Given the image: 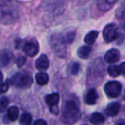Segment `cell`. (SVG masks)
I'll return each mask as SVG.
<instances>
[{"mask_svg":"<svg viewBox=\"0 0 125 125\" xmlns=\"http://www.w3.org/2000/svg\"><path fill=\"white\" fill-rule=\"evenodd\" d=\"M89 121L94 125H102L104 122V117L101 113L94 112L89 116Z\"/></svg>","mask_w":125,"mask_h":125,"instance_id":"obj_12","label":"cell"},{"mask_svg":"<svg viewBox=\"0 0 125 125\" xmlns=\"http://www.w3.org/2000/svg\"><path fill=\"white\" fill-rule=\"evenodd\" d=\"M35 66L40 70H46L49 67V59L46 55L42 54L35 62Z\"/></svg>","mask_w":125,"mask_h":125,"instance_id":"obj_9","label":"cell"},{"mask_svg":"<svg viewBox=\"0 0 125 125\" xmlns=\"http://www.w3.org/2000/svg\"><path fill=\"white\" fill-rule=\"evenodd\" d=\"M32 123V116L29 113H24L20 118V125H30Z\"/></svg>","mask_w":125,"mask_h":125,"instance_id":"obj_21","label":"cell"},{"mask_svg":"<svg viewBox=\"0 0 125 125\" xmlns=\"http://www.w3.org/2000/svg\"><path fill=\"white\" fill-rule=\"evenodd\" d=\"M35 80H36L37 83L40 86L46 85L49 82V76L46 73H44V72H40V73H37L35 75Z\"/></svg>","mask_w":125,"mask_h":125,"instance_id":"obj_15","label":"cell"},{"mask_svg":"<svg viewBox=\"0 0 125 125\" xmlns=\"http://www.w3.org/2000/svg\"><path fill=\"white\" fill-rule=\"evenodd\" d=\"M65 43H72L75 38V30L70 29L64 33V35L62 36Z\"/></svg>","mask_w":125,"mask_h":125,"instance_id":"obj_19","label":"cell"},{"mask_svg":"<svg viewBox=\"0 0 125 125\" xmlns=\"http://www.w3.org/2000/svg\"><path fill=\"white\" fill-rule=\"evenodd\" d=\"M123 29L125 31V21H123Z\"/></svg>","mask_w":125,"mask_h":125,"instance_id":"obj_31","label":"cell"},{"mask_svg":"<svg viewBox=\"0 0 125 125\" xmlns=\"http://www.w3.org/2000/svg\"><path fill=\"white\" fill-rule=\"evenodd\" d=\"M45 103H46L48 105H50L51 107L56 106L59 101V94H57V93L48 94L47 96H45Z\"/></svg>","mask_w":125,"mask_h":125,"instance_id":"obj_13","label":"cell"},{"mask_svg":"<svg viewBox=\"0 0 125 125\" xmlns=\"http://www.w3.org/2000/svg\"><path fill=\"white\" fill-rule=\"evenodd\" d=\"M120 111V104L118 102H112L107 105L105 109V112L108 116H114L118 114Z\"/></svg>","mask_w":125,"mask_h":125,"instance_id":"obj_11","label":"cell"},{"mask_svg":"<svg viewBox=\"0 0 125 125\" xmlns=\"http://www.w3.org/2000/svg\"><path fill=\"white\" fill-rule=\"evenodd\" d=\"M9 89V82H3L2 84H0V94H4Z\"/></svg>","mask_w":125,"mask_h":125,"instance_id":"obj_24","label":"cell"},{"mask_svg":"<svg viewBox=\"0 0 125 125\" xmlns=\"http://www.w3.org/2000/svg\"><path fill=\"white\" fill-rule=\"evenodd\" d=\"M12 57L13 55L10 51L2 50L0 52V65L4 67L9 65L12 60Z\"/></svg>","mask_w":125,"mask_h":125,"instance_id":"obj_7","label":"cell"},{"mask_svg":"<svg viewBox=\"0 0 125 125\" xmlns=\"http://www.w3.org/2000/svg\"><path fill=\"white\" fill-rule=\"evenodd\" d=\"M8 104H9V100H8L7 98H0V112H4L7 109Z\"/></svg>","mask_w":125,"mask_h":125,"instance_id":"obj_22","label":"cell"},{"mask_svg":"<svg viewBox=\"0 0 125 125\" xmlns=\"http://www.w3.org/2000/svg\"><path fill=\"white\" fill-rule=\"evenodd\" d=\"M91 48L87 45H84V46H81L77 51V54H78L79 57L82 59H87L89 57L91 53Z\"/></svg>","mask_w":125,"mask_h":125,"instance_id":"obj_16","label":"cell"},{"mask_svg":"<svg viewBox=\"0 0 125 125\" xmlns=\"http://www.w3.org/2000/svg\"><path fill=\"white\" fill-rule=\"evenodd\" d=\"M107 72L110 75V76H112V77H116L121 74L120 68L117 65H111V66H109L107 69Z\"/></svg>","mask_w":125,"mask_h":125,"instance_id":"obj_20","label":"cell"},{"mask_svg":"<svg viewBox=\"0 0 125 125\" xmlns=\"http://www.w3.org/2000/svg\"><path fill=\"white\" fill-rule=\"evenodd\" d=\"M103 37L107 43L113 41L117 38V29L114 24H108L103 30Z\"/></svg>","mask_w":125,"mask_h":125,"instance_id":"obj_5","label":"cell"},{"mask_svg":"<svg viewBox=\"0 0 125 125\" xmlns=\"http://www.w3.org/2000/svg\"><path fill=\"white\" fill-rule=\"evenodd\" d=\"M124 99H125V92H124Z\"/></svg>","mask_w":125,"mask_h":125,"instance_id":"obj_32","label":"cell"},{"mask_svg":"<svg viewBox=\"0 0 125 125\" xmlns=\"http://www.w3.org/2000/svg\"><path fill=\"white\" fill-rule=\"evenodd\" d=\"M10 82L13 86L16 87L27 88L32 85L33 79L28 74L25 73V72H18L11 77Z\"/></svg>","mask_w":125,"mask_h":125,"instance_id":"obj_3","label":"cell"},{"mask_svg":"<svg viewBox=\"0 0 125 125\" xmlns=\"http://www.w3.org/2000/svg\"><path fill=\"white\" fill-rule=\"evenodd\" d=\"M51 111H52L53 114H57L58 113V108L57 107V105L56 106H52V107H51Z\"/></svg>","mask_w":125,"mask_h":125,"instance_id":"obj_28","label":"cell"},{"mask_svg":"<svg viewBox=\"0 0 125 125\" xmlns=\"http://www.w3.org/2000/svg\"><path fill=\"white\" fill-rule=\"evenodd\" d=\"M116 3V1H109V0H105V1H99L98 2V9L100 10L101 11H107L114 5Z\"/></svg>","mask_w":125,"mask_h":125,"instance_id":"obj_14","label":"cell"},{"mask_svg":"<svg viewBox=\"0 0 125 125\" xmlns=\"http://www.w3.org/2000/svg\"><path fill=\"white\" fill-rule=\"evenodd\" d=\"M122 91V84L119 82L112 81L104 85V93L109 98H116L120 95Z\"/></svg>","mask_w":125,"mask_h":125,"instance_id":"obj_4","label":"cell"},{"mask_svg":"<svg viewBox=\"0 0 125 125\" xmlns=\"http://www.w3.org/2000/svg\"><path fill=\"white\" fill-rule=\"evenodd\" d=\"M23 52L26 55L29 56V57H34L39 52L38 45L33 42H28V43L25 44V45L23 46Z\"/></svg>","mask_w":125,"mask_h":125,"instance_id":"obj_8","label":"cell"},{"mask_svg":"<svg viewBox=\"0 0 125 125\" xmlns=\"http://www.w3.org/2000/svg\"><path fill=\"white\" fill-rule=\"evenodd\" d=\"M115 125H125V123L124 122H118V123H116Z\"/></svg>","mask_w":125,"mask_h":125,"instance_id":"obj_30","label":"cell"},{"mask_svg":"<svg viewBox=\"0 0 125 125\" xmlns=\"http://www.w3.org/2000/svg\"><path fill=\"white\" fill-rule=\"evenodd\" d=\"M119 68H120V72H121V74H123V75H125V62H123V63H121Z\"/></svg>","mask_w":125,"mask_h":125,"instance_id":"obj_27","label":"cell"},{"mask_svg":"<svg viewBox=\"0 0 125 125\" xmlns=\"http://www.w3.org/2000/svg\"><path fill=\"white\" fill-rule=\"evenodd\" d=\"M33 125H47L46 122L43 119H37L36 121L33 123Z\"/></svg>","mask_w":125,"mask_h":125,"instance_id":"obj_25","label":"cell"},{"mask_svg":"<svg viewBox=\"0 0 125 125\" xmlns=\"http://www.w3.org/2000/svg\"><path fill=\"white\" fill-rule=\"evenodd\" d=\"M7 115L8 117L11 120V121H16L18 118L19 116V110L16 106H11L8 109L7 111Z\"/></svg>","mask_w":125,"mask_h":125,"instance_id":"obj_18","label":"cell"},{"mask_svg":"<svg viewBox=\"0 0 125 125\" xmlns=\"http://www.w3.org/2000/svg\"><path fill=\"white\" fill-rule=\"evenodd\" d=\"M120 59V52L116 49H111L104 54V60L108 63H114Z\"/></svg>","mask_w":125,"mask_h":125,"instance_id":"obj_6","label":"cell"},{"mask_svg":"<svg viewBox=\"0 0 125 125\" xmlns=\"http://www.w3.org/2000/svg\"><path fill=\"white\" fill-rule=\"evenodd\" d=\"M3 80H4V75H3V73L0 71V84L3 83Z\"/></svg>","mask_w":125,"mask_h":125,"instance_id":"obj_29","label":"cell"},{"mask_svg":"<svg viewBox=\"0 0 125 125\" xmlns=\"http://www.w3.org/2000/svg\"><path fill=\"white\" fill-rule=\"evenodd\" d=\"M79 70H80V65H79L77 62L72 63L71 66H70V73L73 75H75L78 74Z\"/></svg>","mask_w":125,"mask_h":125,"instance_id":"obj_23","label":"cell"},{"mask_svg":"<svg viewBox=\"0 0 125 125\" xmlns=\"http://www.w3.org/2000/svg\"><path fill=\"white\" fill-rule=\"evenodd\" d=\"M98 36H99V32L98 31H91L87 33L84 38V41L87 45H93L97 40Z\"/></svg>","mask_w":125,"mask_h":125,"instance_id":"obj_17","label":"cell"},{"mask_svg":"<svg viewBox=\"0 0 125 125\" xmlns=\"http://www.w3.org/2000/svg\"><path fill=\"white\" fill-rule=\"evenodd\" d=\"M51 45L53 52L58 56L59 57L64 58L67 55L66 43L62 39V35L54 33L51 37Z\"/></svg>","mask_w":125,"mask_h":125,"instance_id":"obj_2","label":"cell"},{"mask_svg":"<svg viewBox=\"0 0 125 125\" xmlns=\"http://www.w3.org/2000/svg\"><path fill=\"white\" fill-rule=\"evenodd\" d=\"M99 98L98 95V93L95 89H90L88 92L86 94L85 97H84V100L89 105H92V104H96L97 102V99Z\"/></svg>","mask_w":125,"mask_h":125,"instance_id":"obj_10","label":"cell"},{"mask_svg":"<svg viewBox=\"0 0 125 125\" xmlns=\"http://www.w3.org/2000/svg\"><path fill=\"white\" fill-rule=\"evenodd\" d=\"M81 112L77 104L74 101H67L63 106L61 121L65 125H73L80 119Z\"/></svg>","mask_w":125,"mask_h":125,"instance_id":"obj_1","label":"cell"},{"mask_svg":"<svg viewBox=\"0 0 125 125\" xmlns=\"http://www.w3.org/2000/svg\"><path fill=\"white\" fill-rule=\"evenodd\" d=\"M25 61H26V58H25V57H20L19 58H18V60H17V65L19 67L22 66V65L25 63Z\"/></svg>","mask_w":125,"mask_h":125,"instance_id":"obj_26","label":"cell"}]
</instances>
